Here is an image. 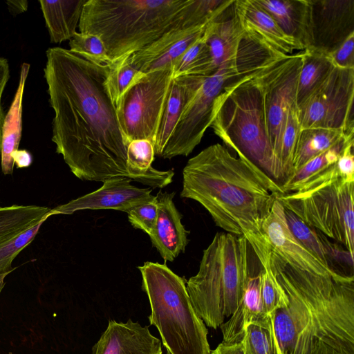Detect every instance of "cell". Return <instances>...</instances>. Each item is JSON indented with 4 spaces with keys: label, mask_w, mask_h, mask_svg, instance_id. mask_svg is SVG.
Masks as SVG:
<instances>
[{
    "label": "cell",
    "mask_w": 354,
    "mask_h": 354,
    "mask_svg": "<svg viewBox=\"0 0 354 354\" xmlns=\"http://www.w3.org/2000/svg\"><path fill=\"white\" fill-rule=\"evenodd\" d=\"M86 0L39 1L52 43L70 40L77 32Z\"/></svg>",
    "instance_id": "484cf974"
},
{
    "label": "cell",
    "mask_w": 354,
    "mask_h": 354,
    "mask_svg": "<svg viewBox=\"0 0 354 354\" xmlns=\"http://www.w3.org/2000/svg\"><path fill=\"white\" fill-rule=\"evenodd\" d=\"M191 0H86L80 32L98 36L112 63L140 51L176 25Z\"/></svg>",
    "instance_id": "277c9868"
},
{
    "label": "cell",
    "mask_w": 354,
    "mask_h": 354,
    "mask_svg": "<svg viewBox=\"0 0 354 354\" xmlns=\"http://www.w3.org/2000/svg\"><path fill=\"white\" fill-rule=\"evenodd\" d=\"M328 55L335 66L354 68V32Z\"/></svg>",
    "instance_id": "ab89813d"
},
{
    "label": "cell",
    "mask_w": 354,
    "mask_h": 354,
    "mask_svg": "<svg viewBox=\"0 0 354 354\" xmlns=\"http://www.w3.org/2000/svg\"><path fill=\"white\" fill-rule=\"evenodd\" d=\"M261 229L271 250L290 266L322 275L342 274L325 266L297 241L288 227L284 207L277 198L264 219Z\"/></svg>",
    "instance_id": "9a60e30c"
},
{
    "label": "cell",
    "mask_w": 354,
    "mask_h": 354,
    "mask_svg": "<svg viewBox=\"0 0 354 354\" xmlns=\"http://www.w3.org/2000/svg\"><path fill=\"white\" fill-rule=\"evenodd\" d=\"M10 272H0V292L4 286V284H5L4 279H5L6 277Z\"/></svg>",
    "instance_id": "7dc6e473"
},
{
    "label": "cell",
    "mask_w": 354,
    "mask_h": 354,
    "mask_svg": "<svg viewBox=\"0 0 354 354\" xmlns=\"http://www.w3.org/2000/svg\"><path fill=\"white\" fill-rule=\"evenodd\" d=\"M49 216H46L31 227L12 238L0 243V272H12L11 265L18 254L36 236L41 225Z\"/></svg>",
    "instance_id": "d590c367"
},
{
    "label": "cell",
    "mask_w": 354,
    "mask_h": 354,
    "mask_svg": "<svg viewBox=\"0 0 354 354\" xmlns=\"http://www.w3.org/2000/svg\"><path fill=\"white\" fill-rule=\"evenodd\" d=\"M267 68L225 88L216 99L210 127L239 158L280 186L286 176L273 152L266 125L262 75Z\"/></svg>",
    "instance_id": "5b68a950"
},
{
    "label": "cell",
    "mask_w": 354,
    "mask_h": 354,
    "mask_svg": "<svg viewBox=\"0 0 354 354\" xmlns=\"http://www.w3.org/2000/svg\"><path fill=\"white\" fill-rule=\"evenodd\" d=\"M174 195V192L158 193L156 221L149 235L162 258L169 261H173L180 253L184 252L189 242V232L181 223L182 216L173 201Z\"/></svg>",
    "instance_id": "ac0fdd59"
},
{
    "label": "cell",
    "mask_w": 354,
    "mask_h": 354,
    "mask_svg": "<svg viewBox=\"0 0 354 354\" xmlns=\"http://www.w3.org/2000/svg\"><path fill=\"white\" fill-rule=\"evenodd\" d=\"M131 179L114 177L103 181L98 189L50 209V216L72 214L84 209H115L128 212L131 208L155 198L151 189L139 188Z\"/></svg>",
    "instance_id": "5bb4252c"
},
{
    "label": "cell",
    "mask_w": 354,
    "mask_h": 354,
    "mask_svg": "<svg viewBox=\"0 0 354 354\" xmlns=\"http://www.w3.org/2000/svg\"><path fill=\"white\" fill-rule=\"evenodd\" d=\"M328 53L308 48L302 50V64L298 76L295 105L299 109L335 67Z\"/></svg>",
    "instance_id": "4316f807"
},
{
    "label": "cell",
    "mask_w": 354,
    "mask_h": 354,
    "mask_svg": "<svg viewBox=\"0 0 354 354\" xmlns=\"http://www.w3.org/2000/svg\"><path fill=\"white\" fill-rule=\"evenodd\" d=\"M281 187L221 144L210 145L187 162L182 198L199 203L216 226L246 239L261 266L271 248L262 231Z\"/></svg>",
    "instance_id": "3957f363"
},
{
    "label": "cell",
    "mask_w": 354,
    "mask_h": 354,
    "mask_svg": "<svg viewBox=\"0 0 354 354\" xmlns=\"http://www.w3.org/2000/svg\"><path fill=\"white\" fill-rule=\"evenodd\" d=\"M234 6L245 33L251 35L270 48L289 55L299 45L286 35L275 20L254 0H235Z\"/></svg>",
    "instance_id": "ffe728a7"
},
{
    "label": "cell",
    "mask_w": 354,
    "mask_h": 354,
    "mask_svg": "<svg viewBox=\"0 0 354 354\" xmlns=\"http://www.w3.org/2000/svg\"><path fill=\"white\" fill-rule=\"evenodd\" d=\"M351 137L353 135H347L340 130L324 128L301 129L293 155L292 174L310 160Z\"/></svg>",
    "instance_id": "83f0119b"
},
{
    "label": "cell",
    "mask_w": 354,
    "mask_h": 354,
    "mask_svg": "<svg viewBox=\"0 0 354 354\" xmlns=\"http://www.w3.org/2000/svg\"><path fill=\"white\" fill-rule=\"evenodd\" d=\"M157 212L158 205L156 196L150 201L131 208L127 212L128 219L133 227L142 230L149 235L155 225Z\"/></svg>",
    "instance_id": "f35d334b"
},
{
    "label": "cell",
    "mask_w": 354,
    "mask_h": 354,
    "mask_svg": "<svg viewBox=\"0 0 354 354\" xmlns=\"http://www.w3.org/2000/svg\"><path fill=\"white\" fill-rule=\"evenodd\" d=\"M155 152L153 143L148 140L131 141L127 149V169L130 179L152 187L163 188L172 182V170L160 171L152 167Z\"/></svg>",
    "instance_id": "cb8c5ba5"
},
{
    "label": "cell",
    "mask_w": 354,
    "mask_h": 354,
    "mask_svg": "<svg viewBox=\"0 0 354 354\" xmlns=\"http://www.w3.org/2000/svg\"><path fill=\"white\" fill-rule=\"evenodd\" d=\"M91 354H162V342L138 322L110 320Z\"/></svg>",
    "instance_id": "e0dca14e"
},
{
    "label": "cell",
    "mask_w": 354,
    "mask_h": 354,
    "mask_svg": "<svg viewBox=\"0 0 354 354\" xmlns=\"http://www.w3.org/2000/svg\"><path fill=\"white\" fill-rule=\"evenodd\" d=\"M310 48L329 53L354 32V1L310 0Z\"/></svg>",
    "instance_id": "2e32d148"
},
{
    "label": "cell",
    "mask_w": 354,
    "mask_h": 354,
    "mask_svg": "<svg viewBox=\"0 0 354 354\" xmlns=\"http://www.w3.org/2000/svg\"><path fill=\"white\" fill-rule=\"evenodd\" d=\"M173 68L141 73L115 104L127 145L135 140L154 144L174 80Z\"/></svg>",
    "instance_id": "30bf717a"
},
{
    "label": "cell",
    "mask_w": 354,
    "mask_h": 354,
    "mask_svg": "<svg viewBox=\"0 0 354 354\" xmlns=\"http://www.w3.org/2000/svg\"><path fill=\"white\" fill-rule=\"evenodd\" d=\"M70 50L100 64H111L100 38L93 34L76 32L69 41Z\"/></svg>",
    "instance_id": "8d00e7d4"
},
{
    "label": "cell",
    "mask_w": 354,
    "mask_h": 354,
    "mask_svg": "<svg viewBox=\"0 0 354 354\" xmlns=\"http://www.w3.org/2000/svg\"><path fill=\"white\" fill-rule=\"evenodd\" d=\"M29 68L28 64L21 65L17 91L4 116L1 167L5 175L12 174L15 165L12 155L19 149L22 131V100Z\"/></svg>",
    "instance_id": "d4e9b609"
},
{
    "label": "cell",
    "mask_w": 354,
    "mask_h": 354,
    "mask_svg": "<svg viewBox=\"0 0 354 354\" xmlns=\"http://www.w3.org/2000/svg\"><path fill=\"white\" fill-rule=\"evenodd\" d=\"M50 211L44 206L0 205V243L31 227L46 216H50Z\"/></svg>",
    "instance_id": "f546056e"
},
{
    "label": "cell",
    "mask_w": 354,
    "mask_h": 354,
    "mask_svg": "<svg viewBox=\"0 0 354 354\" xmlns=\"http://www.w3.org/2000/svg\"><path fill=\"white\" fill-rule=\"evenodd\" d=\"M205 76L174 78L155 138V155L160 156L180 116L201 86Z\"/></svg>",
    "instance_id": "603a6c76"
},
{
    "label": "cell",
    "mask_w": 354,
    "mask_h": 354,
    "mask_svg": "<svg viewBox=\"0 0 354 354\" xmlns=\"http://www.w3.org/2000/svg\"><path fill=\"white\" fill-rule=\"evenodd\" d=\"M354 68L335 66L298 109L301 128L340 130L353 135Z\"/></svg>",
    "instance_id": "8fae6325"
},
{
    "label": "cell",
    "mask_w": 354,
    "mask_h": 354,
    "mask_svg": "<svg viewBox=\"0 0 354 354\" xmlns=\"http://www.w3.org/2000/svg\"><path fill=\"white\" fill-rule=\"evenodd\" d=\"M167 354H169L168 352H167Z\"/></svg>",
    "instance_id": "c3c4849f"
},
{
    "label": "cell",
    "mask_w": 354,
    "mask_h": 354,
    "mask_svg": "<svg viewBox=\"0 0 354 354\" xmlns=\"http://www.w3.org/2000/svg\"><path fill=\"white\" fill-rule=\"evenodd\" d=\"M301 64L302 51L289 55L268 68L262 75L268 134L278 160L288 115L291 108L296 106L297 85Z\"/></svg>",
    "instance_id": "7c38bea8"
},
{
    "label": "cell",
    "mask_w": 354,
    "mask_h": 354,
    "mask_svg": "<svg viewBox=\"0 0 354 354\" xmlns=\"http://www.w3.org/2000/svg\"><path fill=\"white\" fill-rule=\"evenodd\" d=\"M234 1L207 24L203 33L216 70L236 64L239 47L245 34Z\"/></svg>",
    "instance_id": "d6986e66"
},
{
    "label": "cell",
    "mask_w": 354,
    "mask_h": 354,
    "mask_svg": "<svg viewBox=\"0 0 354 354\" xmlns=\"http://www.w3.org/2000/svg\"><path fill=\"white\" fill-rule=\"evenodd\" d=\"M207 24L197 26L187 8L185 16L170 30L130 56L132 65L142 73L173 68L189 48L202 37Z\"/></svg>",
    "instance_id": "4fadbf2b"
},
{
    "label": "cell",
    "mask_w": 354,
    "mask_h": 354,
    "mask_svg": "<svg viewBox=\"0 0 354 354\" xmlns=\"http://www.w3.org/2000/svg\"><path fill=\"white\" fill-rule=\"evenodd\" d=\"M304 50L313 44L310 0H254Z\"/></svg>",
    "instance_id": "44dd1931"
},
{
    "label": "cell",
    "mask_w": 354,
    "mask_h": 354,
    "mask_svg": "<svg viewBox=\"0 0 354 354\" xmlns=\"http://www.w3.org/2000/svg\"><path fill=\"white\" fill-rule=\"evenodd\" d=\"M154 326L169 354H209L206 325L190 301L185 280L165 263L145 262L138 266Z\"/></svg>",
    "instance_id": "52a82bcc"
},
{
    "label": "cell",
    "mask_w": 354,
    "mask_h": 354,
    "mask_svg": "<svg viewBox=\"0 0 354 354\" xmlns=\"http://www.w3.org/2000/svg\"><path fill=\"white\" fill-rule=\"evenodd\" d=\"M12 159L18 169L29 167L32 162V157L26 149H18L12 155Z\"/></svg>",
    "instance_id": "7bdbcfd3"
},
{
    "label": "cell",
    "mask_w": 354,
    "mask_h": 354,
    "mask_svg": "<svg viewBox=\"0 0 354 354\" xmlns=\"http://www.w3.org/2000/svg\"><path fill=\"white\" fill-rule=\"evenodd\" d=\"M353 145L354 140H350L336 162V167L341 178L348 183H354Z\"/></svg>",
    "instance_id": "60d3db41"
},
{
    "label": "cell",
    "mask_w": 354,
    "mask_h": 354,
    "mask_svg": "<svg viewBox=\"0 0 354 354\" xmlns=\"http://www.w3.org/2000/svg\"><path fill=\"white\" fill-rule=\"evenodd\" d=\"M4 114L1 108V102H0V154L1 151L2 146V140H3V125L4 120Z\"/></svg>",
    "instance_id": "bcb514c9"
},
{
    "label": "cell",
    "mask_w": 354,
    "mask_h": 354,
    "mask_svg": "<svg viewBox=\"0 0 354 354\" xmlns=\"http://www.w3.org/2000/svg\"><path fill=\"white\" fill-rule=\"evenodd\" d=\"M216 71L203 35L189 48L173 66L174 78L189 75L208 76Z\"/></svg>",
    "instance_id": "4dcf8cb0"
},
{
    "label": "cell",
    "mask_w": 354,
    "mask_h": 354,
    "mask_svg": "<svg viewBox=\"0 0 354 354\" xmlns=\"http://www.w3.org/2000/svg\"><path fill=\"white\" fill-rule=\"evenodd\" d=\"M354 183L344 181L336 163L304 188L277 198L310 227L354 252Z\"/></svg>",
    "instance_id": "ba28073f"
},
{
    "label": "cell",
    "mask_w": 354,
    "mask_h": 354,
    "mask_svg": "<svg viewBox=\"0 0 354 354\" xmlns=\"http://www.w3.org/2000/svg\"><path fill=\"white\" fill-rule=\"evenodd\" d=\"M6 3L10 12L14 14L21 13L28 8L27 1H7Z\"/></svg>",
    "instance_id": "f6af8a7d"
},
{
    "label": "cell",
    "mask_w": 354,
    "mask_h": 354,
    "mask_svg": "<svg viewBox=\"0 0 354 354\" xmlns=\"http://www.w3.org/2000/svg\"><path fill=\"white\" fill-rule=\"evenodd\" d=\"M271 65L258 48L241 44L236 64L219 68L204 77L195 96L180 116L160 157L171 159L190 154L211 125L218 96L228 86L258 74Z\"/></svg>",
    "instance_id": "9c48e42d"
},
{
    "label": "cell",
    "mask_w": 354,
    "mask_h": 354,
    "mask_svg": "<svg viewBox=\"0 0 354 354\" xmlns=\"http://www.w3.org/2000/svg\"><path fill=\"white\" fill-rule=\"evenodd\" d=\"M261 270V295L264 313L272 315L281 305L282 297L279 286L268 263Z\"/></svg>",
    "instance_id": "74e56055"
},
{
    "label": "cell",
    "mask_w": 354,
    "mask_h": 354,
    "mask_svg": "<svg viewBox=\"0 0 354 354\" xmlns=\"http://www.w3.org/2000/svg\"><path fill=\"white\" fill-rule=\"evenodd\" d=\"M142 73L131 64L130 56L109 65L106 86L115 105L131 83Z\"/></svg>",
    "instance_id": "836d02e7"
},
{
    "label": "cell",
    "mask_w": 354,
    "mask_h": 354,
    "mask_svg": "<svg viewBox=\"0 0 354 354\" xmlns=\"http://www.w3.org/2000/svg\"><path fill=\"white\" fill-rule=\"evenodd\" d=\"M44 77L54 111L52 140L79 179L130 178L127 144L106 86L109 65L61 47L46 51Z\"/></svg>",
    "instance_id": "6da1fadb"
},
{
    "label": "cell",
    "mask_w": 354,
    "mask_h": 354,
    "mask_svg": "<svg viewBox=\"0 0 354 354\" xmlns=\"http://www.w3.org/2000/svg\"><path fill=\"white\" fill-rule=\"evenodd\" d=\"M10 77V69L6 59L0 57V102L2 93Z\"/></svg>",
    "instance_id": "ee69618b"
},
{
    "label": "cell",
    "mask_w": 354,
    "mask_h": 354,
    "mask_svg": "<svg viewBox=\"0 0 354 354\" xmlns=\"http://www.w3.org/2000/svg\"><path fill=\"white\" fill-rule=\"evenodd\" d=\"M301 130L298 109L296 106H294L288 115L279 156V161L284 171L286 180L292 174L293 155Z\"/></svg>",
    "instance_id": "e575fe53"
},
{
    "label": "cell",
    "mask_w": 354,
    "mask_h": 354,
    "mask_svg": "<svg viewBox=\"0 0 354 354\" xmlns=\"http://www.w3.org/2000/svg\"><path fill=\"white\" fill-rule=\"evenodd\" d=\"M243 342L245 354H279L269 316L248 324Z\"/></svg>",
    "instance_id": "1f68e13d"
},
{
    "label": "cell",
    "mask_w": 354,
    "mask_h": 354,
    "mask_svg": "<svg viewBox=\"0 0 354 354\" xmlns=\"http://www.w3.org/2000/svg\"><path fill=\"white\" fill-rule=\"evenodd\" d=\"M209 354H245L243 341L239 343L227 344L220 343Z\"/></svg>",
    "instance_id": "b9f144b4"
},
{
    "label": "cell",
    "mask_w": 354,
    "mask_h": 354,
    "mask_svg": "<svg viewBox=\"0 0 354 354\" xmlns=\"http://www.w3.org/2000/svg\"><path fill=\"white\" fill-rule=\"evenodd\" d=\"M250 248L245 237L218 232L203 250L198 271L186 281V288L206 326L218 328L236 309L252 272Z\"/></svg>",
    "instance_id": "8992f818"
},
{
    "label": "cell",
    "mask_w": 354,
    "mask_h": 354,
    "mask_svg": "<svg viewBox=\"0 0 354 354\" xmlns=\"http://www.w3.org/2000/svg\"><path fill=\"white\" fill-rule=\"evenodd\" d=\"M269 266L283 302L269 316L279 354H354V277L322 275L272 250Z\"/></svg>",
    "instance_id": "7a4b0ae2"
},
{
    "label": "cell",
    "mask_w": 354,
    "mask_h": 354,
    "mask_svg": "<svg viewBox=\"0 0 354 354\" xmlns=\"http://www.w3.org/2000/svg\"><path fill=\"white\" fill-rule=\"evenodd\" d=\"M261 270L250 273L236 309L228 321L220 326L223 334L222 342L232 344L242 342L245 326L267 316L264 313L261 300Z\"/></svg>",
    "instance_id": "7402d4cb"
},
{
    "label": "cell",
    "mask_w": 354,
    "mask_h": 354,
    "mask_svg": "<svg viewBox=\"0 0 354 354\" xmlns=\"http://www.w3.org/2000/svg\"><path fill=\"white\" fill-rule=\"evenodd\" d=\"M284 214L288 227L297 241L325 266L330 268L327 250L320 235L316 232L315 229L306 224L294 213L285 208Z\"/></svg>",
    "instance_id": "d6a6232c"
},
{
    "label": "cell",
    "mask_w": 354,
    "mask_h": 354,
    "mask_svg": "<svg viewBox=\"0 0 354 354\" xmlns=\"http://www.w3.org/2000/svg\"><path fill=\"white\" fill-rule=\"evenodd\" d=\"M352 140L353 137L341 141L304 164L280 185L283 194L297 192L326 173L336 163L346 145Z\"/></svg>",
    "instance_id": "f1b7e54d"
}]
</instances>
